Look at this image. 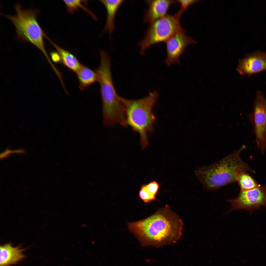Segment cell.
<instances>
[{"label":"cell","mask_w":266,"mask_h":266,"mask_svg":"<svg viewBox=\"0 0 266 266\" xmlns=\"http://www.w3.org/2000/svg\"><path fill=\"white\" fill-rule=\"evenodd\" d=\"M52 60L55 63H61V57L58 53L56 51H52L50 53Z\"/></svg>","instance_id":"21"},{"label":"cell","mask_w":266,"mask_h":266,"mask_svg":"<svg viewBox=\"0 0 266 266\" xmlns=\"http://www.w3.org/2000/svg\"><path fill=\"white\" fill-rule=\"evenodd\" d=\"M67 11L70 14H73L79 9H83L95 20H97L96 16L90 10L83 4V1L80 0H64Z\"/></svg>","instance_id":"17"},{"label":"cell","mask_w":266,"mask_h":266,"mask_svg":"<svg viewBox=\"0 0 266 266\" xmlns=\"http://www.w3.org/2000/svg\"><path fill=\"white\" fill-rule=\"evenodd\" d=\"M105 6L107 12L105 30L111 34L115 28L114 20L117 10L123 2V0H100Z\"/></svg>","instance_id":"14"},{"label":"cell","mask_w":266,"mask_h":266,"mask_svg":"<svg viewBox=\"0 0 266 266\" xmlns=\"http://www.w3.org/2000/svg\"><path fill=\"white\" fill-rule=\"evenodd\" d=\"M252 114L256 143L263 153L266 148V97L259 90L255 93Z\"/></svg>","instance_id":"7"},{"label":"cell","mask_w":266,"mask_h":266,"mask_svg":"<svg viewBox=\"0 0 266 266\" xmlns=\"http://www.w3.org/2000/svg\"><path fill=\"white\" fill-rule=\"evenodd\" d=\"M12 154H14V150H11L7 149L0 153V159H2L6 158Z\"/></svg>","instance_id":"22"},{"label":"cell","mask_w":266,"mask_h":266,"mask_svg":"<svg viewBox=\"0 0 266 266\" xmlns=\"http://www.w3.org/2000/svg\"><path fill=\"white\" fill-rule=\"evenodd\" d=\"M183 222L168 205L145 219L128 223L142 246L159 247L173 244L182 235Z\"/></svg>","instance_id":"1"},{"label":"cell","mask_w":266,"mask_h":266,"mask_svg":"<svg viewBox=\"0 0 266 266\" xmlns=\"http://www.w3.org/2000/svg\"><path fill=\"white\" fill-rule=\"evenodd\" d=\"M236 69L240 75L251 76L266 71V52L258 50L239 60Z\"/></svg>","instance_id":"10"},{"label":"cell","mask_w":266,"mask_h":266,"mask_svg":"<svg viewBox=\"0 0 266 266\" xmlns=\"http://www.w3.org/2000/svg\"><path fill=\"white\" fill-rule=\"evenodd\" d=\"M45 38L52 44L59 54L61 59V63L76 73L82 65L77 57L70 51L54 43L47 35Z\"/></svg>","instance_id":"13"},{"label":"cell","mask_w":266,"mask_h":266,"mask_svg":"<svg viewBox=\"0 0 266 266\" xmlns=\"http://www.w3.org/2000/svg\"><path fill=\"white\" fill-rule=\"evenodd\" d=\"M166 56L165 63L168 66L180 63L179 59L187 46L196 43L193 38L186 34L183 28L166 42Z\"/></svg>","instance_id":"9"},{"label":"cell","mask_w":266,"mask_h":266,"mask_svg":"<svg viewBox=\"0 0 266 266\" xmlns=\"http://www.w3.org/2000/svg\"><path fill=\"white\" fill-rule=\"evenodd\" d=\"M79 82V88L82 91L98 81V76L96 71L82 65L76 73Z\"/></svg>","instance_id":"15"},{"label":"cell","mask_w":266,"mask_h":266,"mask_svg":"<svg viewBox=\"0 0 266 266\" xmlns=\"http://www.w3.org/2000/svg\"><path fill=\"white\" fill-rule=\"evenodd\" d=\"M147 1L149 6L145 12L144 19L150 23L167 15L170 7L176 0H152Z\"/></svg>","instance_id":"11"},{"label":"cell","mask_w":266,"mask_h":266,"mask_svg":"<svg viewBox=\"0 0 266 266\" xmlns=\"http://www.w3.org/2000/svg\"><path fill=\"white\" fill-rule=\"evenodd\" d=\"M182 14L178 11L174 15H167L150 23L144 38L139 44L141 53L144 54L146 50L154 45L165 42L182 29L180 20Z\"/></svg>","instance_id":"6"},{"label":"cell","mask_w":266,"mask_h":266,"mask_svg":"<svg viewBox=\"0 0 266 266\" xmlns=\"http://www.w3.org/2000/svg\"><path fill=\"white\" fill-rule=\"evenodd\" d=\"M246 148L243 145L215 163L198 168L195 174L203 187L207 190H215L236 181L242 171L254 172L240 157L241 151Z\"/></svg>","instance_id":"2"},{"label":"cell","mask_w":266,"mask_h":266,"mask_svg":"<svg viewBox=\"0 0 266 266\" xmlns=\"http://www.w3.org/2000/svg\"><path fill=\"white\" fill-rule=\"evenodd\" d=\"M144 185L147 191L152 195L156 197L159 187V184L158 183L154 181Z\"/></svg>","instance_id":"19"},{"label":"cell","mask_w":266,"mask_h":266,"mask_svg":"<svg viewBox=\"0 0 266 266\" xmlns=\"http://www.w3.org/2000/svg\"><path fill=\"white\" fill-rule=\"evenodd\" d=\"M228 201L231 207L229 212L244 209L251 213L261 206H266V185H259L247 190H241L236 198Z\"/></svg>","instance_id":"8"},{"label":"cell","mask_w":266,"mask_h":266,"mask_svg":"<svg viewBox=\"0 0 266 266\" xmlns=\"http://www.w3.org/2000/svg\"><path fill=\"white\" fill-rule=\"evenodd\" d=\"M199 0H176V2L181 5V7L179 10L182 13L191 5L197 2Z\"/></svg>","instance_id":"20"},{"label":"cell","mask_w":266,"mask_h":266,"mask_svg":"<svg viewBox=\"0 0 266 266\" xmlns=\"http://www.w3.org/2000/svg\"><path fill=\"white\" fill-rule=\"evenodd\" d=\"M236 181L241 190H247L253 189L259 185L247 171L240 173L238 175Z\"/></svg>","instance_id":"16"},{"label":"cell","mask_w":266,"mask_h":266,"mask_svg":"<svg viewBox=\"0 0 266 266\" xmlns=\"http://www.w3.org/2000/svg\"><path fill=\"white\" fill-rule=\"evenodd\" d=\"M158 96L157 92L154 91L150 92L147 96L138 99L120 97L125 109V127L130 126L139 133L140 144L144 149L149 144L148 134L153 130L155 118L152 109Z\"/></svg>","instance_id":"4"},{"label":"cell","mask_w":266,"mask_h":266,"mask_svg":"<svg viewBox=\"0 0 266 266\" xmlns=\"http://www.w3.org/2000/svg\"><path fill=\"white\" fill-rule=\"evenodd\" d=\"M100 54V64L95 71L100 85L103 122L107 125L119 123L123 126L125 119V109L114 85L110 58L104 51H101Z\"/></svg>","instance_id":"3"},{"label":"cell","mask_w":266,"mask_h":266,"mask_svg":"<svg viewBox=\"0 0 266 266\" xmlns=\"http://www.w3.org/2000/svg\"><path fill=\"white\" fill-rule=\"evenodd\" d=\"M139 196L140 198L145 203H148L154 200L155 197L153 196L146 189L144 185H142L139 192Z\"/></svg>","instance_id":"18"},{"label":"cell","mask_w":266,"mask_h":266,"mask_svg":"<svg viewBox=\"0 0 266 266\" xmlns=\"http://www.w3.org/2000/svg\"><path fill=\"white\" fill-rule=\"evenodd\" d=\"M15 153L24 154L25 152L24 150L22 149H19L14 150Z\"/></svg>","instance_id":"23"},{"label":"cell","mask_w":266,"mask_h":266,"mask_svg":"<svg viewBox=\"0 0 266 266\" xmlns=\"http://www.w3.org/2000/svg\"><path fill=\"white\" fill-rule=\"evenodd\" d=\"M16 14L14 16L1 13L7 18L14 26L17 37L20 40L33 44L44 54L48 62L50 61L44 44V38L46 34L37 20L38 9H23L19 4H15Z\"/></svg>","instance_id":"5"},{"label":"cell","mask_w":266,"mask_h":266,"mask_svg":"<svg viewBox=\"0 0 266 266\" xmlns=\"http://www.w3.org/2000/svg\"><path fill=\"white\" fill-rule=\"evenodd\" d=\"M24 250L19 246L13 247L10 243L0 246V266H10L17 263L25 258Z\"/></svg>","instance_id":"12"}]
</instances>
